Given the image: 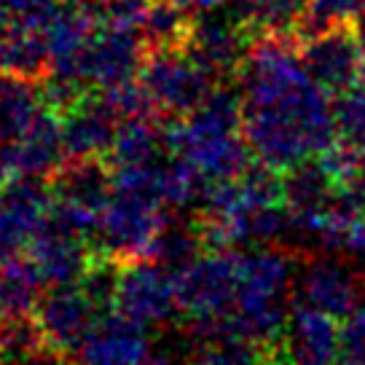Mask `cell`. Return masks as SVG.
I'll return each instance as SVG.
<instances>
[{"label": "cell", "instance_id": "6da1fadb", "mask_svg": "<svg viewBox=\"0 0 365 365\" xmlns=\"http://www.w3.org/2000/svg\"><path fill=\"white\" fill-rule=\"evenodd\" d=\"M298 46L304 43L296 30L258 33L237 73L242 132L255 159L279 172L341 140L328 91L312 81Z\"/></svg>", "mask_w": 365, "mask_h": 365}, {"label": "cell", "instance_id": "7a4b0ae2", "mask_svg": "<svg viewBox=\"0 0 365 365\" xmlns=\"http://www.w3.org/2000/svg\"><path fill=\"white\" fill-rule=\"evenodd\" d=\"M170 150L205 172L210 180H237L252 164V148L242 132L240 91L217 86L194 113L164 124Z\"/></svg>", "mask_w": 365, "mask_h": 365}, {"label": "cell", "instance_id": "3957f363", "mask_svg": "<svg viewBox=\"0 0 365 365\" xmlns=\"http://www.w3.org/2000/svg\"><path fill=\"white\" fill-rule=\"evenodd\" d=\"M293 285V261L274 245L240 250V287L231 317L223 322L217 339L272 346L285 331L287 296Z\"/></svg>", "mask_w": 365, "mask_h": 365}, {"label": "cell", "instance_id": "277c9868", "mask_svg": "<svg viewBox=\"0 0 365 365\" xmlns=\"http://www.w3.org/2000/svg\"><path fill=\"white\" fill-rule=\"evenodd\" d=\"M178 277V301L188 331L212 341L231 317L240 287V250H205Z\"/></svg>", "mask_w": 365, "mask_h": 365}, {"label": "cell", "instance_id": "5b68a950", "mask_svg": "<svg viewBox=\"0 0 365 365\" xmlns=\"http://www.w3.org/2000/svg\"><path fill=\"white\" fill-rule=\"evenodd\" d=\"M137 81L161 118L170 121L194 113L217 89V76L188 51V46L148 51Z\"/></svg>", "mask_w": 365, "mask_h": 365}, {"label": "cell", "instance_id": "8992f818", "mask_svg": "<svg viewBox=\"0 0 365 365\" xmlns=\"http://www.w3.org/2000/svg\"><path fill=\"white\" fill-rule=\"evenodd\" d=\"M170 226L164 205L153 199L113 194L110 205L100 215L97 250L118 263L148 261L161 231Z\"/></svg>", "mask_w": 365, "mask_h": 365}, {"label": "cell", "instance_id": "52a82bcc", "mask_svg": "<svg viewBox=\"0 0 365 365\" xmlns=\"http://www.w3.org/2000/svg\"><path fill=\"white\" fill-rule=\"evenodd\" d=\"M113 307L145 328L167 325L180 314L178 277L156 261L121 263Z\"/></svg>", "mask_w": 365, "mask_h": 365}, {"label": "cell", "instance_id": "ba28073f", "mask_svg": "<svg viewBox=\"0 0 365 365\" xmlns=\"http://www.w3.org/2000/svg\"><path fill=\"white\" fill-rule=\"evenodd\" d=\"M108 309H103L86 293V287L76 285H54L48 287L35 309V319L41 325L43 341L57 354H78L83 341L94 331L97 319Z\"/></svg>", "mask_w": 365, "mask_h": 365}, {"label": "cell", "instance_id": "9c48e42d", "mask_svg": "<svg viewBox=\"0 0 365 365\" xmlns=\"http://www.w3.org/2000/svg\"><path fill=\"white\" fill-rule=\"evenodd\" d=\"M51 202L54 191L46 178L16 175L0 182V261L16 258L33 245Z\"/></svg>", "mask_w": 365, "mask_h": 365}, {"label": "cell", "instance_id": "30bf717a", "mask_svg": "<svg viewBox=\"0 0 365 365\" xmlns=\"http://www.w3.org/2000/svg\"><path fill=\"white\" fill-rule=\"evenodd\" d=\"M255 33L231 9L202 11L191 24L188 51L217 78H237Z\"/></svg>", "mask_w": 365, "mask_h": 365}, {"label": "cell", "instance_id": "8fae6325", "mask_svg": "<svg viewBox=\"0 0 365 365\" xmlns=\"http://www.w3.org/2000/svg\"><path fill=\"white\" fill-rule=\"evenodd\" d=\"M62 115V143L68 159H105L113 148L121 115L103 91L81 97Z\"/></svg>", "mask_w": 365, "mask_h": 365}, {"label": "cell", "instance_id": "7c38bea8", "mask_svg": "<svg viewBox=\"0 0 365 365\" xmlns=\"http://www.w3.org/2000/svg\"><path fill=\"white\" fill-rule=\"evenodd\" d=\"M363 59L365 54L354 38L352 24L312 38L301 48V62L312 81L336 97L357 83Z\"/></svg>", "mask_w": 365, "mask_h": 365}, {"label": "cell", "instance_id": "4fadbf2b", "mask_svg": "<svg viewBox=\"0 0 365 365\" xmlns=\"http://www.w3.org/2000/svg\"><path fill=\"white\" fill-rule=\"evenodd\" d=\"M153 346L143 322L108 309L78 352L81 365H148Z\"/></svg>", "mask_w": 365, "mask_h": 365}, {"label": "cell", "instance_id": "5bb4252c", "mask_svg": "<svg viewBox=\"0 0 365 365\" xmlns=\"http://www.w3.org/2000/svg\"><path fill=\"white\" fill-rule=\"evenodd\" d=\"M341 319L314 307L298 304L290 309L279 346L296 365H339L341 354Z\"/></svg>", "mask_w": 365, "mask_h": 365}, {"label": "cell", "instance_id": "9a60e30c", "mask_svg": "<svg viewBox=\"0 0 365 365\" xmlns=\"http://www.w3.org/2000/svg\"><path fill=\"white\" fill-rule=\"evenodd\" d=\"M298 304L314 307L336 319L349 317L363 304V282L360 277L339 261L317 258L309 261L296 279Z\"/></svg>", "mask_w": 365, "mask_h": 365}, {"label": "cell", "instance_id": "2e32d148", "mask_svg": "<svg viewBox=\"0 0 365 365\" xmlns=\"http://www.w3.org/2000/svg\"><path fill=\"white\" fill-rule=\"evenodd\" d=\"M27 252L38 266V272L43 274L48 287L81 282L97 258V252H91V242L46 226L38 231V237L27 247Z\"/></svg>", "mask_w": 365, "mask_h": 365}, {"label": "cell", "instance_id": "e0dca14e", "mask_svg": "<svg viewBox=\"0 0 365 365\" xmlns=\"http://www.w3.org/2000/svg\"><path fill=\"white\" fill-rule=\"evenodd\" d=\"M54 199L103 215L113 199V175L103 159H68L51 182Z\"/></svg>", "mask_w": 365, "mask_h": 365}, {"label": "cell", "instance_id": "ac0fdd59", "mask_svg": "<svg viewBox=\"0 0 365 365\" xmlns=\"http://www.w3.org/2000/svg\"><path fill=\"white\" fill-rule=\"evenodd\" d=\"M46 279L33 258L0 261V322L30 317L46 293Z\"/></svg>", "mask_w": 365, "mask_h": 365}, {"label": "cell", "instance_id": "d6986e66", "mask_svg": "<svg viewBox=\"0 0 365 365\" xmlns=\"http://www.w3.org/2000/svg\"><path fill=\"white\" fill-rule=\"evenodd\" d=\"M363 9V0H309L307 11L301 14V19L296 22V33L301 43H307L312 38L352 24L354 16Z\"/></svg>", "mask_w": 365, "mask_h": 365}, {"label": "cell", "instance_id": "ffe728a7", "mask_svg": "<svg viewBox=\"0 0 365 365\" xmlns=\"http://www.w3.org/2000/svg\"><path fill=\"white\" fill-rule=\"evenodd\" d=\"M205 250L207 247L199 226L194 231L185 226H167L161 231L159 240H156V245H153V252H150L148 261L161 263L172 274H180L185 266H191Z\"/></svg>", "mask_w": 365, "mask_h": 365}, {"label": "cell", "instance_id": "44dd1931", "mask_svg": "<svg viewBox=\"0 0 365 365\" xmlns=\"http://www.w3.org/2000/svg\"><path fill=\"white\" fill-rule=\"evenodd\" d=\"M266 346L242 339H212L199 346L191 365H258Z\"/></svg>", "mask_w": 365, "mask_h": 365}, {"label": "cell", "instance_id": "7402d4cb", "mask_svg": "<svg viewBox=\"0 0 365 365\" xmlns=\"http://www.w3.org/2000/svg\"><path fill=\"white\" fill-rule=\"evenodd\" d=\"M333 110H336L339 137L349 145L365 148V86L354 83L352 89L339 94Z\"/></svg>", "mask_w": 365, "mask_h": 365}, {"label": "cell", "instance_id": "603a6c76", "mask_svg": "<svg viewBox=\"0 0 365 365\" xmlns=\"http://www.w3.org/2000/svg\"><path fill=\"white\" fill-rule=\"evenodd\" d=\"M309 0H255L252 33H287L307 11Z\"/></svg>", "mask_w": 365, "mask_h": 365}, {"label": "cell", "instance_id": "cb8c5ba5", "mask_svg": "<svg viewBox=\"0 0 365 365\" xmlns=\"http://www.w3.org/2000/svg\"><path fill=\"white\" fill-rule=\"evenodd\" d=\"M339 365H365V307H357L341 319V354Z\"/></svg>", "mask_w": 365, "mask_h": 365}, {"label": "cell", "instance_id": "d4e9b609", "mask_svg": "<svg viewBox=\"0 0 365 365\" xmlns=\"http://www.w3.org/2000/svg\"><path fill=\"white\" fill-rule=\"evenodd\" d=\"M258 365H296L290 357L285 354V349L279 346V344H272V346H266L261 354V363Z\"/></svg>", "mask_w": 365, "mask_h": 365}, {"label": "cell", "instance_id": "484cf974", "mask_svg": "<svg viewBox=\"0 0 365 365\" xmlns=\"http://www.w3.org/2000/svg\"><path fill=\"white\" fill-rule=\"evenodd\" d=\"M175 6H180L185 11L191 14H202V11H210V9H217V6H223L226 0H172Z\"/></svg>", "mask_w": 365, "mask_h": 365}, {"label": "cell", "instance_id": "4316f807", "mask_svg": "<svg viewBox=\"0 0 365 365\" xmlns=\"http://www.w3.org/2000/svg\"><path fill=\"white\" fill-rule=\"evenodd\" d=\"M19 365H65V363H62V354L46 349V352L35 354V357H30V360H24V363H19Z\"/></svg>", "mask_w": 365, "mask_h": 365}, {"label": "cell", "instance_id": "83f0119b", "mask_svg": "<svg viewBox=\"0 0 365 365\" xmlns=\"http://www.w3.org/2000/svg\"><path fill=\"white\" fill-rule=\"evenodd\" d=\"M352 33H354V38H357V43H360V48H363V54H365V9L354 16Z\"/></svg>", "mask_w": 365, "mask_h": 365}, {"label": "cell", "instance_id": "f1b7e54d", "mask_svg": "<svg viewBox=\"0 0 365 365\" xmlns=\"http://www.w3.org/2000/svg\"><path fill=\"white\" fill-rule=\"evenodd\" d=\"M148 365H172V360L167 357V354L153 352V354H150V363H148Z\"/></svg>", "mask_w": 365, "mask_h": 365}, {"label": "cell", "instance_id": "f546056e", "mask_svg": "<svg viewBox=\"0 0 365 365\" xmlns=\"http://www.w3.org/2000/svg\"><path fill=\"white\" fill-rule=\"evenodd\" d=\"M357 83H360V86H365V59H363V65H360V76H357Z\"/></svg>", "mask_w": 365, "mask_h": 365}, {"label": "cell", "instance_id": "4dcf8cb0", "mask_svg": "<svg viewBox=\"0 0 365 365\" xmlns=\"http://www.w3.org/2000/svg\"><path fill=\"white\" fill-rule=\"evenodd\" d=\"M360 307H365V282H363V304H360Z\"/></svg>", "mask_w": 365, "mask_h": 365}, {"label": "cell", "instance_id": "1f68e13d", "mask_svg": "<svg viewBox=\"0 0 365 365\" xmlns=\"http://www.w3.org/2000/svg\"><path fill=\"white\" fill-rule=\"evenodd\" d=\"M363 170H365V148H363Z\"/></svg>", "mask_w": 365, "mask_h": 365}, {"label": "cell", "instance_id": "d6a6232c", "mask_svg": "<svg viewBox=\"0 0 365 365\" xmlns=\"http://www.w3.org/2000/svg\"><path fill=\"white\" fill-rule=\"evenodd\" d=\"M363 3H365V0H363Z\"/></svg>", "mask_w": 365, "mask_h": 365}]
</instances>
